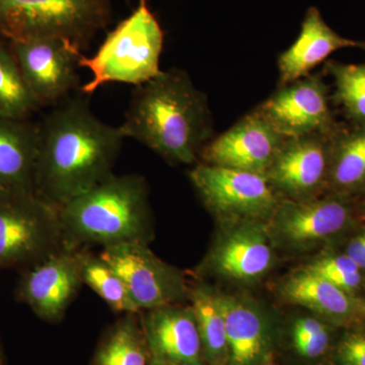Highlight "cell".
<instances>
[{
  "label": "cell",
  "mask_w": 365,
  "mask_h": 365,
  "mask_svg": "<svg viewBox=\"0 0 365 365\" xmlns=\"http://www.w3.org/2000/svg\"><path fill=\"white\" fill-rule=\"evenodd\" d=\"M125 137L91 111L88 96H71L39 123L35 192L60 208L114 173Z\"/></svg>",
  "instance_id": "6da1fadb"
},
{
  "label": "cell",
  "mask_w": 365,
  "mask_h": 365,
  "mask_svg": "<svg viewBox=\"0 0 365 365\" xmlns=\"http://www.w3.org/2000/svg\"><path fill=\"white\" fill-rule=\"evenodd\" d=\"M119 127L125 138L174 165H196L213 137L207 97L180 68L162 71L135 86Z\"/></svg>",
  "instance_id": "7a4b0ae2"
},
{
  "label": "cell",
  "mask_w": 365,
  "mask_h": 365,
  "mask_svg": "<svg viewBox=\"0 0 365 365\" xmlns=\"http://www.w3.org/2000/svg\"><path fill=\"white\" fill-rule=\"evenodd\" d=\"M59 209L63 248L150 245L153 216L145 178L113 173Z\"/></svg>",
  "instance_id": "3957f363"
},
{
  "label": "cell",
  "mask_w": 365,
  "mask_h": 365,
  "mask_svg": "<svg viewBox=\"0 0 365 365\" xmlns=\"http://www.w3.org/2000/svg\"><path fill=\"white\" fill-rule=\"evenodd\" d=\"M165 34L148 0H138L136 9L108 34L93 56L83 55L81 68L91 78L81 86V93L91 97L109 83L135 86L157 78L162 72L160 57Z\"/></svg>",
  "instance_id": "277c9868"
},
{
  "label": "cell",
  "mask_w": 365,
  "mask_h": 365,
  "mask_svg": "<svg viewBox=\"0 0 365 365\" xmlns=\"http://www.w3.org/2000/svg\"><path fill=\"white\" fill-rule=\"evenodd\" d=\"M112 14L110 0H0V38H62L83 49Z\"/></svg>",
  "instance_id": "5b68a950"
},
{
  "label": "cell",
  "mask_w": 365,
  "mask_h": 365,
  "mask_svg": "<svg viewBox=\"0 0 365 365\" xmlns=\"http://www.w3.org/2000/svg\"><path fill=\"white\" fill-rule=\"evenodd\" d=\"M62 248L58 208L36 193L0 197V270L21 271Z\"/></svg>",
  "instance_id": "8992f818"
},
{
  "label": "cell",
  "mask_w": 365,
  "mask_h": 365,
  "mask_svg": "<svg viewBox=\"0 0 365 365\" xmlns=\"http://www.w3.org/2000/svg\"><path fill=\"white\" fill-rule=\"evenodd\" d=\"M189 179L220 225L244 220L267 222L281 201L264 175L197 163Z\"/></svg>",
  "instance_id": "52a82bcc"
},
{
  "label": "cell",
  "mask_w": 365,
  "mask_h": 365,
  "mask_svg": "<svg viewBox=\"0 0 365 365\" xmlns=\"http://www.w3.org/2000/svg\"><path fill=\"white\" fill-rule=\"evenodd\" d=\"M220 227L207 255L197 267V274L242 285L263 279L275 262V247L267 223L244 220Z\"/></svg>",
  "instance_id": "ba28073f"
},
{
  "label": "cell",
  "mask_w": 365,
  "mask_h": 365,
  "mask_svg": "<svg viewBox=\"0 0 365 365\" xmlns=\"http://www.w3.org/2000/svg\"><path fill=\"white\" fill-rule=\"evenodd\" d=\"M9 47L39 108L55 107L78 86L83 49L62 38L13 41Z\"/></svg>",
  "instance_id": "9c48e42d"
},
{
  "label": "cell",
  "mask_w": 365,
  "mask_h": 365,
  "mask_svg": "<svg viewBox=\"0 0 365 365\" xmlns=\"http://www.w3.org/2000/svg\"><path fill=\"white\" fill-rule=\"evenodd\" d=\"M98 255L123 280L140 312L189 299L190 287L184 274L158 258L148 245L106 247Z\"/></svg>",
  "instance_id": "30bf717a"
},
{
  "label": "cell",
  "mask_w": 365,
  "mask_h": 365,
  "mask_svg": "<svg viewBox=\"0 0 365 365\" xmlns=\"http://www.w3.org/2000/svg\"><path fill=\"white\" fill-rule=\"evenodd\" d=\"M352 222L350 197L329 193L304 200L281 199L266 223L274 247L302 251L342 234Z\"/></svg>",
  "instance_id": "8fae6325"
},
{
  "label": "cell",
  "mask_w": 365,
  "mask_h": 365,
  "mask_svg": "<svg viewBox=\"0 0 365 365\" xmlns=\"http://www.w3.org/2000/svg\"><path fill=\"white\" fill-rule=\"evenodd\" d=\"M329 97L322 74L312 73L278 86L256 110L285 138L331 134L338 125Z\"/></svg>",
  "instance_id": "7c38bea8"
},
{
  "label": "cell",
  "mask_w": 365,
  "mask_h": 365,
  "mask_svg": "<svg viewBox=\"0 0 365 365\" xmlns=\"http://www.w3.org/2000/svg\"><path fill=\"white\" fill-rule=\"evenodd\" d=\"M21 272L16 299L49 323L63 319L83 285L79 250L62 248Z\"/></svg>",
  "instance_id": "4fadbf2b"
},
{
  "label": "cell",
  "mask_w": 365,
  "mask_h": 365,
  "mask_svg": "<svg viewBox=\"0 0 365 365\" xmlns=\"http://www.w3.org/2000/svg\"><path fill=\"white\" fill-rule=\"evenodd\" d=\"M333 133L287 138L265 175L281 199L304 200L328 191Z\"/></svg>",
  "instance_id": "5bb4252c"
},
{
  "label": "cell",
  "mask_w": 365,
  "mask_h": 365,
  "mask_svg": "<svg viewBox=\"0 0 365 365\" xmlns=\"http://www.w3.org/2000/svg\"><path fill=\"white\" fill-rule=\"evenodd\" d=\"M285 140L255 108L227 131L213 136L199 163L265 176Z\"/></svg>",
  "instance_id": "9a60e30c"
},
{
  "label": "cell",
  "mask_w": 365,
  "mask_h": 365,
  "mask_svg": "<svg viewBox=\"0 0 365 365\" xmlns=\"http://www.w3.org/2000/svg\"><path fill=\"white\" fill-rule=\"evenodd\" d=\"M277 294L285 304L304 307L342 330L365 325L364 297L341 289L306 267L284 276Z\"/></svg>",
  "instance_id": "2e32d148"
},
{
  "label": "cell",
  "mask_w": 365,
  "mask_h": 365,
  "mask_svg": "<svg viewBox=\"0 0 365 365\" xmlns=\"http://www.w3.org/2000/svg\"><path fill=\"white\" fill-rule=\"evenodd\" d=\"M140 321L151 359L176 365H207L190 304L143 311Z\"/></svg>",
  "instance_id": "e0dca14e"
},
{
  "label": "cell",
  "mask_w": 365,
  "mask_h": 365,
  "mask_svg": "<svg viewBox=\"0 0 365 365\" xmlns=\"http://www.w3.org/2000/svg\"><path fill=\"white\" fill-rule=\"evenodd\" d=\"M217 295L227 327L228 365H260L273 351L267 314L251 297L218 290Z\"/></svg>",
  "instance_id": "ac0fdd59"
},
{
  "label": "cell",
  "mask_w": 365,
  "mask_h": 365,
  "mask_svg": "<svg viewBox=\"0 0 365 365\" xmlns=\"http://www.w3.org/2000/svg\"><path fill=\"white\" fill-rule=\"evenodd\" d=\"M345 48L365 49V41L342 37L326 23L316 6L309 7L299 37L278 57L279 86L306 78L331 54Z\"/></svg>",
  "instance_id": "d6986e66"
},
{
  "label": "cell",
  "mask_w": 365,
  "mask_h": 365,
  "mask_svg": "<svg viewBox=\"0 0 365 365\" xmlns=\"http://www.w3.org/2000/svg\"><path fill=\"white\" fill-rule=\"evenodd\" d=\"M39 123L0 116V197L36 193Z\"/></svg>",
  "instance_id": "ffe728a7"
},
{
  "label": "cell",
  "mask_w": 365,
  "mask_h": 365,
  "mask_svg": "<svg viewBox=\"0 0 365 365\" xmlns=\"http://www.w3.org/2000/svg\"><path fill=\"white\" fill-rule=\"evenodd\" d=\"M328 191L347 197L365 193V123L334 132Z\"/></svg>",
  "instance_id": "44dd1931"
},
{
  "label": "cell",
  "mask_w": 365,
  "mask_h": 365,
  "mask_svg": "<svg viewBox=\"0 0 365 365\" xmlns=\"http://www.w3.org/2000/svg\"><path fill=\"white\" fill-rule=\"evenodd\" d=\"M188 300L195 316L206 364L228 365L227 327L217 290L207 283H198L190 287Z\"/></svg>",
  "instance_id": "7402d4cb"
},
{
  "label": "cell",
  "mask_w": 365,
  "mask_h": 365,
  "mask_svg": "<svg viewBox=\"0 0 365 365\" xmlns=\"http://www.w3.org/2000/svg\"><path fill=\"white\" fill-rule=\"evenodd\" d=\"M150 360L140 313L129 314L110 329L98 346L93 365H148Z\"/></svg>",
  "instance_id": "603a6c76"
},
{
  "label": "cell",
  "mask_w": 365,
  "mask_h": 365,
  "mask_svg": "<svg viewBox=\"0 0 365 365\" xmlns=\"http://www.w3.org/2000/svg\"><path fill=\"white\" fill-rule=\"evenodd\" d=\"M342 329L332 325L313 313L294 319L288 330L290 347L302 361L318 365L330 360Z\"/></svg>",
  "instance_id": "cb8c5ba5"
},
{
  "label": "cell",
  "mask_w": 365,
  "mask_h": 365,
  "mask_svg": "<svg viewBox=\"0 0 365 365\" xmlns=\"http://www.w3.org/2000/svg\"><path fill=\"white\" fill-rule=\"evenodd\" d=\"M79 256L83 285L93 290L115 313H141L123 280L100 255L91 254L88 249H81Z\"/></svg>",
  "instance_id": "d4e9b609"
},
{
  "label": "cell",
  "mask_w": 365,
  "mask_h": 365,
  "mask_svg": "<svg viewBox=\"0 0 365 365\" xmlns=\"http://www.w3.org/2000/svg\"><path fill=\"white\" fill-rule=\"evenodd\" d=\"M38 109L9 42L0 38V116L30 119Z\"/></svg>",
  "instance_id": "484cf974"
},
{
  "label": "cell",
  "mask_w": 365,
  "mask_h": 365,
  "mask_svg": "<svg viewBox=\"0 0 365 365\" xmlns=\"http://www.w3.org/2000/svg\"><path fill=\"white\" fill-rule=\"evenodd\" d=\"M325 71L335 83V100L353 124L365 123V63L330 61Z\"/></svg>",
  "instance_id": "4316f807"
},
{
  "label": "cell",
  "mask_w": 365,
  "mask_h": 365,
  "mask_svg": "<svg viewBox=\"0 0 365 365\" xmlns=\"http://www.w3.org/2000/svg\"><path fill=\"white\" fill-rule=\"evenodd\" d=\"M306 268L349 294L360 295L364 288V271L345 253L323 255Z\"/></svg>",
  "instance_id": "83f0119b"
},
{
  "label": "cell",
  "mask_w": 365,
  "mask_h": 365,
  "mask_svg": "<svg viewBox=\"0 0 365 365\" xmlns=\"http://www.w3.org/2000/svg\"><path fill=\"white\" fill-rule=\"evenodd\" d=\"M329 364L365 365V325L341 330Z\"/></svg>",
  "instance_id": "f1b7e54d"
},
{
  "label": "cell",
  "mask_w": 365,
  "mask_h": 365,
  "mask_svg": "<svg viewBox=\"0 0 365 365\" xmlns=\"http://www.w3.org/2000/svg\"><path fill=\"white\" fill-rule=\"evenodd\" d=\"M345 254L365 271V230L351 239L346 247Z\"/></svg>",
  "instance_id": "f546056e"
},
{
  "label": "cell",
  "mask_w": 365,
  "mask_h": 365,
  "mask_svg": "<svg viewBox=\"0 0 365 365\" xmlns=\"http://www.w3.org/2000/svg\"><path fill=\"white\" fill-rule=\"evenodd\" d=\"M260 365H276L275 360H274L273 351L269 353Z\"/></svg>",
  "instance_id": "4dcf8cb0"
},
{
  "label": "cell",
  "mask_w": 365,
  "mask_h": 365,
  "mask_svg": "<svg viewBox=\"0 0 365 365\" xmlns=\"http://www.w3.org/2000/svg\"><path fill=\"white\" fill-rule=\"evenodd\" d=\"M6 364V354H4V346L0 340V365Z\"/></svg>",
  "instance_id": "1f68e13d"
},
{
  "label": "cell",
  "mask_w": 365,
  "mask_h": 365,
  "mask_svg": "<svg viewBox=\"0 0 365 365\" xmlns=\"http://www.w3.org/2000/svg\"><path fill=\"white\" fill-rule=\"evenodd\" d=\"M148 365H176V364H169V362H165V361H162V360L151 359V357H150V364H148Z\"/></svg>",
  "instance_id": "d6a6232c"
},
{
  "label": "cell",
  "mask_w": 365,
  "mask_h": 365,
  "mask_svg": "<svg viewBox=\"0 0 365 365\" xmlns=\"http://www.w3.org/2000/svg\"><path fill=\"white\" fill-rule=\"evenodd\" d=\"M364 205H365V202H364Z\"/></svg>",
  "instance_id": "836d02e7"
}]
</instances>
